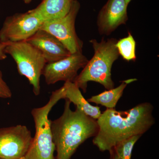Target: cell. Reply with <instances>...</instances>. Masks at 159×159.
<instances>
[{
  "instance_id": "obj_1",
  "label": "cell",
  "mask_w": 159,
  "mask_h": 159,
  "mask_svg": "<svg viewBox=\"0 0 159 159\" xmlns=\"http://www.w3.org/2000/svg\"><path fill=\"white\" fill-rule=\"evenodd\" d=\"M150 102H142L126 111L107 109L97 122L99 130L93 143L101 151L110 152L120 142L142 135L155 123Z\"/></svg>"
},
{
  "instance_id": "obj_2",
  "label": "cell",
  "mask_w": 159,
  "mask_h": 159,
  "mask_svg": "<svg viewBox=\"0 0 159 159\" xmlns=\"http://www.w3.org/2000/svg\"><path fill=\"white\" fill-rule=\"evenodd\" d=\"M65 99L62 115L50 122L57 153L55 159H70L80 145L89 138L96 136L99 130L97 120L77 108L72 110L71 102Z\"/></svg>"
},
{
  "instance_id": "obj_3",
  "label": "cell",
  "mask_w": 159,
  "mask_h": 159,
  "mask_svg": "<svg viewBox=\"0 0 159 159\" xmlns=\"http://www.w3.org/2000/svg\"><path fill=\"white\" fill-rule=\"evenodd\" d=\"M117 41L114 38L102 39L100 42L96 39L90 41L93 48V56L73 82L84 93L86 92L89 81L99 83L107 90L114 88L111 72L114 62L119 56L116 47Z\"/></svg>"
},
{
  "instance_id": "obj_4",
  "label": "cell",
  "mask_w": 159,
  "mask_h": 159,
  "mask_svg": "<svg viewBox=\"0 0 159 159\" xmlns=\"http://www.w3.org/2000/svg\"><path fill=\"white\" fill-rule=\"evenodd\" d=\"M61 99H64L63 86L52 92L46 105L31 111L35 125V134L28 152L22 159H55V147L48 116L53 107Z\"/></svg>"
},
{
  "instance_id": "obj_5",
  "label": "cell",
  "mask_w": 159,
  "mask_h": 159,
  "mask_svg": "<svg viewBox=\"0 0 159 159\" xmlns=\"http://www.w3.org/2000/svg\"><path fill=\"white\" fill-rule=\"evenodd\" d=\"M5 52L16 64L18 73L25 77L36 96L40 93V77L47 63L40 51L26 41L7 44Z\"/></svg>"
},
{
  "instance_id": "obj_6",
  "label": "cell",
  "mask_w": 159,
  "mask_h": 159,
  "mask_svg": "<svg viewBox=\"0 0 159 159\" xmlns=\"http://www.w3.org/2000/svg\"><path fill=\"white\" fill-rule=\"evenodd\" d=\"M43 23L32 9L8 16L0 30V42L9 44L27 41L39 30Z\"/></svg>"
},
{
  "instance_id": "obj_7",
  "label": "cell",
  "mask_w": 159,
  "mask_h": 159,
  "mask_svg": "<svg viewBox=\"0 0 159 159\" xmlns=\"http://www.w3.org/2000/svg\"><path fill=\"white\" fill-rule=\"evenodd\" d=\"M80 8L79 2L74 0L67 14L63 17L44 22L40 29L57 38L71 54L82 52L83 43L77 36L75 26Z\"/></svg>"
},
{
  "instance_id": "obj_8",
  "label": "cell",
  "mask_w": 159,
  "mask_h": 159,
  "mask_svg": "<svg viewBox=\"0 0 159 159\" xmlns=\"http://www.w3.org/2000/svg\"><path fill=\"white\" fill-rule=\"evenodd\" d=\"M33 138L25 125L0 128V159H22L28 152Z\"/></svg>"
},
{
  "instance_id": "obj_9",
  "label": "cell",
  "mask_w": 159,
  "mask_h": 159,
  "mask_svg": "<svg viewBox=\"0 0 159 159\" xmlns=\"http://www.w3.org/2000/svg\"><path fill=\"white\" fill-rule=\"evenodd\" d=\"M88 61L82 52L71 54L58 61L46 64L42 75L48 85L60 81L74 82L78 75V70L83 68Z\"/></svg>"
},
{
  "instance_id": "obj_10",
  "label": "cell",
  "mask_w": 159,
  "mask_h": 159,
  "mask_svg": "<svg viewBox=\"0 0 159 159\" xmlns=\"http://www.w3.org/2000/svg\"><path fill=\"white\" fill-rule=\"evenodd\" d=\"M125 0H108L100 10L97 17V26L100 34L108 35L128 20Z\"/></svg>"
},
{
  "instance_id": "obj_11",
  "label": "cell",
  "mask_w": 159,
  "mask_h": 159,
  "mask_svg": "<svg viewBox=\"0 0 159 159\" xmlns=\"http://www.w3.org/2000/svg\"><path fill=\"white\" fill-rule=\"evenodd\" d=\"M26 41L40 51L47 63L58 61L71 54L57 38L42 29L39 30Z\"/></svg>"
},
{
  "instance_id": "obj_12",
  "label": "cell",
  "mask_w": 159,
  "mask_h": 159,
  "mask_svg": "<svg viewBox=\"0 0 159 159\" xmlns=\"http://www.w3.org/2000/svg\"><path fill=\"white\" fill-rule=\"evenodd\" d=\"M74 0H43L35 9L34 13L43 21L63 17L70 10Z\"/></svg>"
},
{
  "instance_id": "obj_13",
  "label": "cell",
  "mask_w": 159,
  "mask_h": 159,
  "mask_svg": "<svg viewBox=\"0 0 159 159\" xmlns=\"http://www.w3.org/2000/svg\"><path fill=\"white\" fill-rule=\"evenodd\" d=\"M64 99H68L85 115L97 120L101 115L100 107L91 105L83 96L80 89L74 82L67 81L63 86Z\"/></svg>"
},
{
  "instance_id": "obj_14",
  "label": "cell",
  "mask_w": 159,
  "mask_h": 159,
  "mask_svg": "<svg viewBox=\"0 0 159 159\" xmlns=\"http://www.w3.org/2000/svg\"><path fill=\"white\" fill-rule=\"evenodd\" d=\"M136 80V79H131L122 81L120 85L117 87L93 96L88 99L87 101L89 102H94L96 104L102 105L107 109L115 108L117 102L122 97L124 89L127 84Z\"/></svg>"
},
{
  "instance_id": "obj_15",
  "label": "cell",
  "mask_w": 159,
  "mask_h": 159,
  "mask_svg": "<svg viewBox=\"0 0 159 159\" xmlns=\"http://www.w3.org/2000/svg\"><path fill=\"white\" fill-rule=\"evenodd\" d=\"M136 43L130 32L127 37L121 39L116 43V47L119 55L127 61H135Z\"/></svg>"
},
{
  "instance_id": "obj_16",
  "label": "cell",
  "mask_w": 159,
  "mask_h": 159,
  "mask_svg": "<svg viewBox=\"0 0 159 159\" xmlns=\"http://www.w3.org/2000/svg\"><path fill=\"white\" fill-rule=\"evenodd\" d=\"M142 135H135L117 144L113 149L117 159H131L135 144Z\"/></svg>"
},
{
  "instance_id": "obj_17",
  "label": "cell",
  "mask_w": 159,
  "mask_h": 159,
  "mask_svg": "<svg viewBox=\"0 0 159 159\" xmlns=\"http://www.w3.org/2000/svg\"><path fill=\"white\" fill-rule=\"evenodd\" d=\"M12 97V93L9 86L3 79L2 74L0 70V98L8 99Z\"/></svg>"
},
{
  "instance_id": "obj_18",
  "label": "cell",
  "mask_w": 159,
  "mask_h": 159,
  "mask_svg": "<svg viewBox=\"0 0 159 159\" xmlns=\"http://www.w3.org/2000/svg\"><path fill=\"white\" fill-rule=\"evenodd\" d=\"M8 44L0 42V60H3L7 57L5 49Z\"/></svg>"
},
{
  "instance_id": "obj_19",
  "label": "cell",
  "mask_w": 159,
  "mask_h": 159,
  "mask_svg": "<svg viewBox=\"0 0 159 159\" xmlns=\"http://www.w3.org/2000/svg\"><path fill=\"white\" fill-rule=\"evenodd\" d=\"M109 152L111 155L110 159H117L116 155L113 149H112Z\"/></svg>"
},
{
  "instance_id": "obj_20",
  "label": "cell",
  "mask_w": 159,
  "mask_h": 159,
  "mask_svg": "<svg viewBox=\"0 0 159 159\" xmlns=\"http://www.w3.org/2000/svg\"><path fill=\"white\" fill-rule=\"evenodd\" d=\"M23 1H24V2L26 3V4H29V3L31 2L32 0H23Z\"/></svg>"
},
{
  "instance_id": "obj_21",
  "label": "cell",
  "mask_w": 159,
  "mask_h": 159,
  "mask_svg": "<svg viewBox=\"0 0 159 159\" xmlns=\"http://www.w3.org/2000/svg\"><path fill=\"white\" fill-rule=\"evenodd\" d=\"M126 1V2H127V4H129V3L131 1H132V0H125Z\"/></svg>"
}]
</instances>
